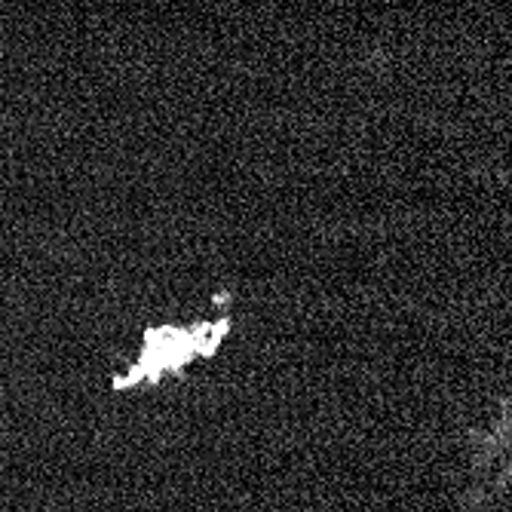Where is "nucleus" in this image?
Here are the masks:
<instances>
[{
  "mask_svg": "<svg viewBox=\"0 0 512 512\" xmlns=\"http://www.w3.org/2000/svg\"><path fill=\"white\" fill-rule=\"evenodd\" d=\"M227 332V319L224 322H203L191 325V329H160L145 341V353L138 359V365L120 381V387H129L135 381H157L166 375L169 368H181L184 362H191L200 353H212L218 341Z\"/></svg>",
  "mask_w": 512,
  "mask_h": 512,
  "instance_id": "nucleus-2",
  "label": "nucleus"
},
{
  "mask_svg": "<svg viewBox=\"0 0 512 512\" xmlns=\"http://www.w3.org/2000/svg\"><path fill=\"white\" fill-rule=\"evenodd\" d=\"M470 494L467 512H491L497 497L512 482V399H506L500 417L485 430H470Z\"/></svg>",
  "mask_w": 512,
  "mask_h": 512,
  "instance_id": "nucleus-1",
  "label": "nucleus"
}]
</instances>
